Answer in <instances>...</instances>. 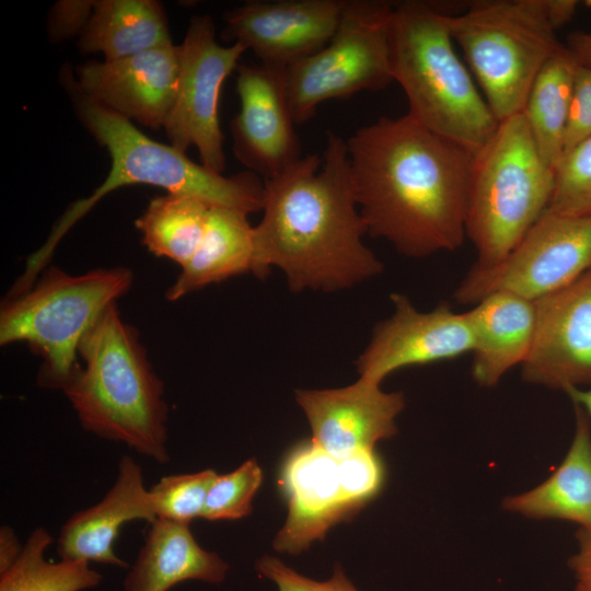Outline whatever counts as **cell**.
<instances>
[{"instance_id":"ba28073f","label":"cell","mask_w":591,"mask_h":591,"mask_svg":"<svg viewBox=\"0 0 591 591\" xmlns=\"http://www.w3.org/2000/svg\"><path fill=\"white\" fill-rule=\"evenodd\" d=\"M132 283L125 267L71 276L49 267L26 292L7 298L0 313V344L25 341L43 358L37 384L63 390L79 369L86 332Z\"/></svg>"},{"instance_id":"9a60e30c","label":"cell","mask_w":591,"mask_h":591,"mask_svg":"<svg viewBox=\"0 0 591 591\" xmlns=\"http://www.w3.org/2000/svg\"><path fill=\"white\" fill-rule=\"evenodd\" d=\"M344 0L248 1L224 14L222 38L282 71L321 50L334 35Z\"/></svg>"},{"instance_id":"5bb4252c","label":"cell","mask_w":591,"mask_h":591,"mask_svg":"<svg viewBox=\"0 0 591 591\" xmlns=\"http://www.w3.org/2000/svg\"><path fill=\"white\" fill-rule=\"evenodd\" d=\"M536 329L521 366L525 383L567 392L591 386V270L535 301Z\"/></svg>"},{"instance_id":"e0dca14e","label":"cell","mask_w":591,"mask_h":591,"mask_svg":"<svg viewBox=\"0 0 591 591\" xmlns=\"http://www.w3.org/2000/svg\"><path fill=\"white\" fill-rule=\"evenodd\" d=\"M236 71L240 111L231 124L234 153L248 171L268 181L302 158L281 71L262 63L239 65Z\"/></svg>"},{"instance_id":"4dcf8cb0","label":"cell","mask_w":591,"mask_h":591,"mask_svg":"<svg viewBox=\"0 0 591 591\" xmlns=\"http://www.w3.org/2000/svg\"><path fill=\"white\" fill-rule=\"evenodd\" d=\"M256 570L262 577L270 580L277 591H359L339 564L335 565L332 576L323 581L299 573L271 555L259 558Z\"/></svg>"},{"instance_id":"e575fe53","label":"cell","mask_w":591,"mask_h":591,"mask_svg":"<svg viewBox=\"0 0 591 591\" xmlns=\"http://www.w3.org/2000/svg\"><path fill=\"white\" fill-rule=\"evenodd\" d=\"M23 549L14 530L8 525L0 528V575L9 570Z\"/></svg>"},{"instance_id":"4316f807","label":"cell","mask_w":591,"mask_h":591,"mask_svg":"<svg viewBox=\"0 0 591 591\" xmlns=\"http://www.w3.org/2000/svg\"><path fill=\"white\" fill-rule=\"evenodd\" d=\"M51 543L53 536L36 528L14 565L0 575V591H82L100 584L102 575L88 561H47L44 554Z\"/></svg>"},{"instance_id":"1f68e13d","label":"cell","mask_w":591,"mask_h":591,"mask_svg":"<svg viewBox=\"0 0 591 591\" xmlns=\"http://www.w3.org/2000/svg\"><path fill=\"white\" fill-rule=\"evenodd\" d=\"M591 137V67H578L565 134L564 154Z\"/></svg>"},{"instance_id":"8d00e7d4","label":"cell","mask_w":591,"mask_h":591,"mask_svg":"<svg viewBox=\"0 0 591 591\" xmlns=\"http://www.w3.org/2000/svg\"><path fill=\"white\" fill-rule=\"evenodd\" d=\"M565 393L569 396L573 405H577L584 410L591 420V386L570 389Z\"/></svg>"},{"instance_id":"30bf717a","label":"cell","mask_w":591,"mask_h":591,"mask_svg":"<svg viewBox=\"0 0 591 591\" xmlns=\"http://www.w3.org/2000/svg\"><path fill=\"white\" fill-rule=\"evenodd\" d=\"M591 270V216L545 211L519 244L491 267L472 265L456 287L459 304L496 291L536 301Z\"/></svg>"},{"instance_id":"d590c367","label":"cell","mask_w":591,"mask_h":591,"mask_svg":"<svg viewBox=\"0 0 591 591\" xmlns=\"http://www.w3.org/2000/svg\"><path fill=\"white\" fill-rule=\"evenodd\" d=\"M566 47L580 66L591 67V32H572L567 38Z\"/></svg>"},{"instance_id":"836d02e7","label":"cell","mask_w":591,"mask_h":591,"mask_svg":"<svg viewBox=\"0 0 591 591\" xmlns=\"http://www.w3.org/2000/svg\"><path fill=\"white\" fill-rule=\"evenodd\" d=\"M577 541V551L568 560L573 578L572 591H591V531L578 530Z\"/></svg>"},{"instance_id":"44dd1931","label":"cell","mask_w":591,"mask_h":591,"mask_svg":"<svg viewBox=\"0 0 591 591\" xmlns=\"http://www.w3.org/2000/svg\"><path fill=\"white\" fill-rule=\"evenodd\" d=\"M575 432L559 466L537 486L502 501L510 513L535 520H564L591 531V420L573 405Z\"/></svg>"},{"instance_id":"ac0fdd59","label":"cell","mask_w":591,"mask_h":591,"mask_svg":"<svg viewBox=\"0 0 591 591\" xmlns=\"http://www.w3.org/2000/svg\"><path fill=\"white\" fill-rule=\"evenodd\" d=\"M296 401L309 421L311 440L329 455L343 459L397 433L396 418L405 407L401 392L359 376L345 387L297 390Z\"/></svg>"},{"instance_id":"83f0119b","label":"cell","mask_w":591,"mask_h":591,"mask_svg":"<svg viewBox=\"0 0 591 591\" xmlns=\"http://www.w3.org/2000/svg\"><path fill=\"white\" fill-rule=\"evenodd\" d=\"M217 476L216 471L208 468L162 477L149 489L157 519L189 524L201 518Z\"/></svg>"},{"instance_id":"d4e9b609","label":"cell","mask_w":591,"mask_h":591,"mask_svg":"<svg viewBox=\"0 0 591 591\" xmlns=\"http://www.w3.org/2000/svg\"><path fill=\"white\" fill-rule=\"evenodd\" d=\"M579 63L564 45L534 79L521 111L544 161L556 169L564 142Z\"/></svg>"},{"instance_id":"6da1fadb","label":"cell","mask_w":591,"mask_h":591,"mask_svg":"<svg viewBox=\"0 0 591 591\" xmlns=\"http://www.w3.org/2000/svg\"><path fill=\"white\" fill-rule=\"evenodd\" d=\"M346 144L369 235L413 258L462 246L473 152L407 114L382 116L359 128Z\"/></svg>"},{"instance_id":"484cf974","label":"cell","mask_w":591,"mask_h":591,"mask_svg":"<svg viewBox=\"0 0 591 591\" xmlns=\"http://www.w3.org/2000/svg\"><path fill=\"white\" fill-rule=\"evenodd\" d=\"M211 206L183 195L167 194L150 200L136 227L142 243L159 257L185 266L197 251Z\"/></svg>"},{"instance_id":"8fae6325","label":"cell","mask_w":591,"mask_h":591,"mask_svg":"<svg viewBox=\"0 0 591 591\" xmlns=\"http://www.w3.org/2000/svg\"><path fill=\"white\" fill-rule=\"evenodd\" d=\"M245 50L240 43L220 45L209 15L193 18L179 45L177 93L164 128L172 147L183 152L195 147L201 164L220 174L225 169V155L219 95Z\"/></svg>"},{"instance_id":"f546056e","label":"cell","mask_w":591,"mask_h":591,"mask_svg":"<svg viewBox=\"0 0 591 591\" xmlns=\"http://www.w3.org/2000/svg\"><path fill=\"white\" fill-rule=\"evenodd\" d=\"M262 482L263 472L255 459L245 461L228 474L218 475L209 489L201 518L220 521L247 517Z\"/></svg>"},{"instance_id":"2e32d148","label":"cell","mask_w":591,"mask_h":591,"mask_svg":"<svg viewBox=\"0 0 591 591\" xmlns=\"http://www.w3.org/2000/svg\"><path fill=\"white\" fill-rule=\"evenodd\" d=\"M179 77V46L169 45L112 61L77 68L71 85L113 113L150 127H164Z\"/></svg>"},{"instance_id":"5b68a950","label":"cell","mask_w":591,"mask_h":591,"mask_svg":"<svg viewBox=\"0 0 591 591\" xmlns=\"http://www.w3.org/2000/svg\"><path fill=\"white\" fill-rule=\"evenodd\" d=\"M453 10L432 1L394 2L391 71L407 97L408 116L475 154L499 121L455 51L448 24Z\"/></svg>"},{"instance_id":"8992f818","label":"cell","mask_w":591,"mask_h":591,"mask_svg":"<svg viewBox=\"0 0 591 591\" xmlns=\"http://www.w3.org/2000/svg\"><path fill=\"white\" fill-rule=\"evenodd\" d=\"M555 169L540 154L522 114L498 124L474 154L465 232L476 267L501 262L548 208Z\"/></svg>"},{"instance_id":"d6986e66","label":"cell","mask_w":591,"mask_h":591,"mask_svg":"<svg viewBox=\"0 0 591 591\" xmlns=\"http://www.w3.org/2000/svg\"><path fill=\"white\" fill-rule=\"evenodd\" d=\"M155 519L141 467L131 456L124 455L118 462L116 479L102 500L76 512L62 525L57 554L60 559L129 567L114 552L120 528L128 521L152 523Z\"/></svg>"},{"instance_id":"7c38bea8","label":"cell","mask_w":591,"mask_h":591,"mask_svg":"<svg viewBox=\"0 0 591 591\" xmlns=\"http://www.w3.org/2000/svg\"><path fill=\"white\" fill-rule=\"evenodd\" d=\"M279 485L288 517L274 540L279 553L300 554L323 540L332 526L355 515L364 505L356 497L334 457L312 440L296 445L281 466Z\"/></svg>"},{"instance_id":"603a6c76","label":"cell","mask_w":591,"mask_h":591,"mask_svg":"<svg viewBox=\"0 0 591 591\" xmlns=\"http://www.w3.org/2000/svg\"><path fill=\"white\" fill-rule=\"evenodd\" d=\"M244 211L211 207L202 240L165 297L176 301L210 283L254 274V227Z\"/></svg>"},{"instance_id":"ffe728a7","label":"cell","mask_w":591,"mask_h":591,"mask_svg":"<svg viewBox=\"0 0 591 591\" xmlns=\"http://www.w3.org/2000/svg\"><path fill=\"white\" fill-rule=\"evenodd\" d=\"M473 333L472 376L483 387L496 386L522 366L536 329L535 301L509 291L491 292L465 311Z\"/></svg>"},{"instance_id":"52a82bcc","label":"cell","mask_w":591,"mask_h":591,"mask_svg":"<svg viewBox=\"0 0 591 591\" xmlns=\"http://www.w3.org/2000/svg\"><path fill=\"white\" fill-rule=\"evenodd\" d=\"M448 24L499 123L521 113L537 73L564 46L547 0L470 1Z\"/></svg>"},{"instance_id":"7402d4cb","label":"cell","mask_w":591,"mask_h":591,"mask_svg":"<svg viewBox=\"0 0 591 591\" xmlns=\"http://www.w3.org/2000/svg\"><path fill=\"white\" fill-rule=\"evenodd\" d=\"M229 565L202 548L189 524L164 519L150 523L144 544L125 580V591H167L186 580L221 583Z\"/></svg>"},{"instance_id":"d6a6232c","label":"cell","mask_w":591,"mask_h":591,"mask_svg":"<svg viewBox=\"0 0 591 591\" xmlns=\"http://www.w3.org/2000/svg\"><path fill=\"white\" fill-rule=\"evenodd\" d=\"M94 1H62L59 2L53 15L55 33L71 34L84 28L91 15Z\"/></svg>"},{"instance_id":"3957f363","label":"cell","mask_w":591,"mask_h":591,"mask_svg":"<svg viewBox=\"0 0 591 591\" xmlns=\"http://www.w3.org/2000/svg\"><path fill=\"white\" fill-rule=\"evenodd\" d=\"M79 118L111 155L104 182L86 198L73 201L54 224L44 244L28 258L14 289L33 287L55 248L68 231L105 195L126 185L148 184L167 194L189 196L211 207L233 208L246 213L263 210L264 181L251 171L223 176L192 161L185 152L160 143L124 118L81 94L71 85Z\"/></svg>"},{"instance_id":"f1b7e54d","label":"cell","mask_w":591,"mask_h":591,"mask_svg":"<svg viewBox=\"0 0 591 591\" xmlns=\"http://www.w3.org/2000/svg\"><path fill=\"white\" fill-rule=\"evenodd\" d=\"M546 211L591 216V137L566 152L555 169V185Z\"/></svg>"},{"instance_id":"cb8c5ba5","label":"cell","mask_w":591,"mask_h":591,"mask_svg":"<svg viewBox=\"0 0 591 591\" xmlns=\"http://www.w3.org/2000/svg\"><path fill=\"white\" fill-rule=\"evenodd\" d=\"M80 48L103 53L106 61L172 45L161 4L153 0H102L84 26Z\"/></svg>"},{"instance_id":"9c48e42d","label":"cell","mask_w":591,"mask_h":591,"mask_svg":"<svg viewBox=\"0 0 591 591\" xmlns=\"http://www.w3.org/2000/svg\"><path fill=\"white\" fill-rule=\"evenodd\" d=\"M392 1L344 0L338 26L315 54L281 71L286 100L296 125L317 106L394 82L390 60Z\"/></svg>"},{"instance_id":"7a4b0ae2","label":"cell","mask_w":591,"mask_h":591,"mask_svg":"<svg viewBox=\"0 0 591 591\" xmlns=\"http://www.w3.org/2000/svg\"><path fill=\"white\" fill-rule=\"evenodd\" d=\"M263 218L254 227V275L280 268L292 292L354 287L383 264L362 242L367 233L356 201L346 141L326 132L323 158L302 157L264 181Z\"/></svg>"},{"instance_id":"4fadbf2b","label":"cell","mask_w":591,"mask_h":591,"mask_svg":"<svg viewBox=\"0 0 591 591\" xmlns=\"http://www.w3.org/2000/svg\"><path fill=\"white\" fill-rule=\"evenodd\" d=\"M390 298L394 312L375 325L370 343L358 357L359 376L381 384L398 369L472 352L474 339L465 312L453 311L448 302L419 311L403 293Z\"/></svg>"},{"instance_id":"277c9868","label":"cell","mask_w":591,"mask_h":591,"mask_svg":"<svg viewBox=\"0 0 591 591\" xmlns=\"http://www.w3.org/2000/svg\"><path fill=\"white\" fill-rule=\"evenodd\" d=\"M84 366L62 392L81 426L95 436L121 442L159 464L170 461L167 405L137 331L111 304L79 346Z\"/></svg>"}]
</instances>
